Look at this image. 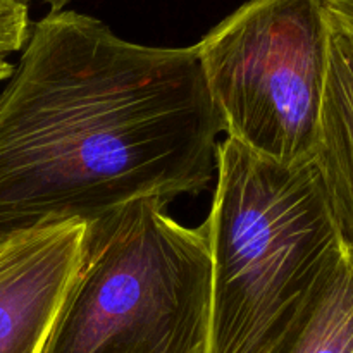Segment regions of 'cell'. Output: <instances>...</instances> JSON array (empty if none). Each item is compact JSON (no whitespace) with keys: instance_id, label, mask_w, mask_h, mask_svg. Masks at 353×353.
<instances>
[{"instance_id":"cell-2","label":"cell","mask_w":353,"mask_h":353,"mask_svg":"<svg viewBox=\"0 0 353 353\" xmlns=\"http://www.w3.org/2000/svg\"><path fill=\"white\" fill-rule=\"evenodd\" d=\"M216 178L209 353H286L345 252L319 172L224 138Z\"/></svg>"},{"instance_id":"cell-7","label":"cell","mask_w":353,"mask_h":353,"mask_svg":"<svg viewBox=\"0 0 353 353\" xmlns=\"http://www.w3.org/2000/svg\"><path fill=\"white\" fill-rule=\"evenodd\" d=\"M286 353H353V254L347 248Z\"/></svg>"},{"instance_id":"cell-10","label":"cell","mask_w":353,"mask_h":353,"mask_svg":"<svg viewBox=\"0 0 353 353\" xmlns=\"http://www.w3.org/2000/svg\"><path fill=\"white\" fill-rule=\"evenodd\" d=\"M23 2H30V0H23ZM38 2L47 3V6L52 7V10H62L69 0H38Z\"/></svg>"},{"instance_id":"cell-5","label":"cell","mask_w":353,"mask_h":353,"mask_svg":"<svg viewBox=\"0 0 353 353\" xmlns=\"http://www.w3.org/2000/svg\"><path fill=\"white\" fill-rule=\"evenodd\" d=\"M86 223L0 238V353H41L81 257Z\"/></svg>"},{"instance_id":"cell-3","label":"cell","mask_w":353,"mask_h":353,"mask_svg":"<svg viewBox=\"0 0 353 353\" xmlns=\"http://www.w3.org/2000/svg\"><path fill=\"white\" fill-rule=\"evenodd\" d=\"M165 205L138 199L86 223L41 353H209L205 224L183 226Z\"/></svg>"},{"instance_id":"cell-9","label":"cell","mask_w":353,"mask_h":353,"mask_svg":"<svg viewBox=\"0 0 353 353\" xmlns=\"http://www.w3.org/2000/svg\"><path fill=\"white\" fill-rule=\"evenodd\" d=\"M326 21L353 37V0H319Z\"/></svg>"},{"instance_id":"cell-8","label":"cell","mask_w":353,"mask_h":353,"mask_svg":"<svg viewBox=\"0 0 353 353\" xmlns=\"http://www.w3.org/2000/svg\"><path fill=\"white\" fill-rule=\"evenodd\" d=\"M31 33L30 9L23 0H0V83L14 71L9 55L23 50Z\"/></svg>"},{"instance_id":"cell-6","label":"cell","mask_w":353,"mask_h":353,"mask_svg":"<svg viewBox=\"0 0 353 353\" xmlns=\"http://www.w3.org/2000/svg\"><path fill=\"white\" fill-rule=\"evenodd\" d=\"M330 26L314 165L345 248L353 254V37Z\"/></svg>"},{"instance_id":"cell-4","label":"cell","mask_w":353,"mask_h":353,"mask_svg":"<svg viewBox=\"0 0 353 353\" xmlns=\"http://www.w3.org/2000/svg\"><path fill=\"white\" fill-rule=\"evenodd\" d=\"M330 26L319 0H248L199 43L221 131L252 154L314 162Z\"/></svg>"},{"instance_id":"cell-1","label":"cell","mask_w":353,"mask_h":353,"mask_svg":"<svg viewBox=\"0 0 353 353\" xmlns=\"http://www.w3.org/2000/svg\"><path fill=\"white\" fill-rule=\"evenodd\" d=\"M219 133L195 45L147 47L52 10L0 92V238L202 192Z\"/></svg>"}]
</instances>
